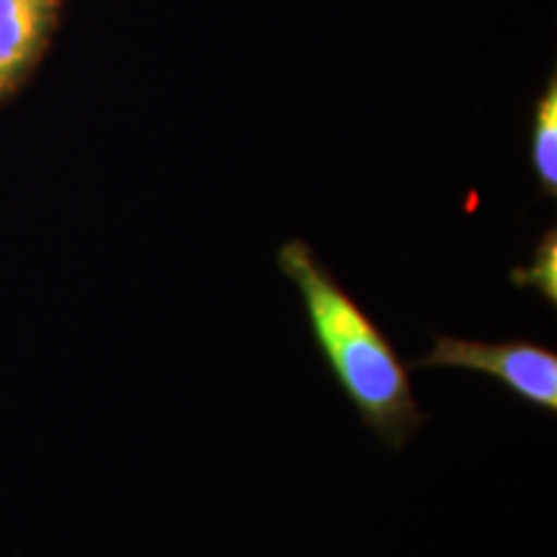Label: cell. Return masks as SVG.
I'll list each match as a JSON object with an SVG mask.
<instances>
[{
  "label": "cell",
  "instance_id": "obj_1",
  "mask_svg": "<svg viewBox=\"0 0 557 557\" xmlns=\"http://www.w3.org/2000/svg\"><path fill=\"white\" fill-rule=\"evenodd\" d=\"M276 267L302 297L312 341L361 423L387 447H406L423 429L426 413L418 406L408 367L385 331L348 295L310 243H284Z\"/></svg>",
  "mask_w": 557,
  "mask_h": 557
},
{
  "label": "cell",
  "instance_id": "obj_2",
  "mask_svg": "<svg viewBox=\"0 0 557 557\" xmlns=\"http://www.w3.org/2000/svg\"><path fill=\"white\" fill-rule=\"evenodd\" d=\"M413 367L468 369L500 382L527 406L547 413L557 410V354L532 341L487 344V341L436 336L434 348Z\"/></svg>",
  "mask_w": 557,
  "mask_h": 557
},
{
  "label": "cell",
  "instance_id": "obj_3",
  "mask_svg": "<svg viewBox=\"0 0 557 557\" xmlns=\"http://www.w3.org/2000/svg\"><path fill=\"white\" fill-rule=\"evenodd\" d=\"M60 0H0V103L24 86L58 26Z\"/></svg>",
  "mask_w": 557,
  "mask_h": 557
},
{
  "label": "cell",
  "instance_id": "obj_4",
  "mask_svg": "<svg viewBox=\"0 0 557 557\" xmlns=\"http://www.w3.org/2000/svg\"><path fill=\"white\" fill-rule=\"evenodd\" d=\"M532 165L542 191L555 197L557 191V83L549 81L537 101L532 129Z\"/></svg>",
  "mask_w": 557,
  "mask_h": 557
},
{
  "label": "cell",
  "instance_id": "obj_5",
  "mask_svg": "<svg viewBox=\"0 0 557 557\" xmlns=\"http://www.w3.org/2000/svg\"><path fill=\"white\" fill-rule=\"evenodd\" d=\"M513 282L521 287L540 289V295L549 299V305L557 302V240L553 230L542 238L532 267L513 271Z\"/></svg>",
  "mask_w": 557,
  "mask_h": 557
}]
</instances>
